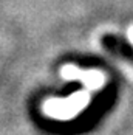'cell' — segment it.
Returning <instances> with one entry per match:
<instances>
[{
	"mask_svg": "<svg viewBox=\"0 0 133 135\" xmlns=\"http://www.w3.org/2000/svg\"><path fill=\"white\" fill-rule=\"evenodd\" d=\"M129 39H130V42L133 44V27L129 28Z\"/></svg>",
	"mask_w": 133,
	"mask_h": 135,
	"instance_id": "cell-1",
	"label": "cell"
}]
</instances>
